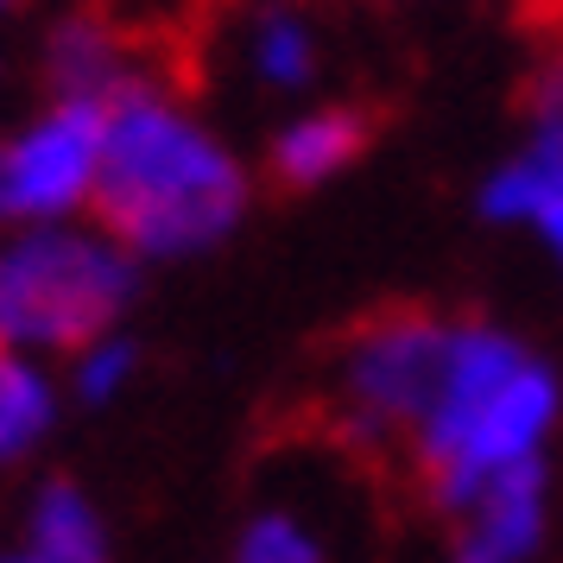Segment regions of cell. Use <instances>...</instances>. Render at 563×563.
I'll return each instance as SVG.
<instances>
[{"label": "cell", "instance_id": "1", "mask_svg": "<svg viewBox=\"0 0 563 563\" xmlns=\"http://www.w3.org/2000/svg\"><path fill=\"white\" fill-rule=\"evenodd\" d=\"M247 216V165L197 108L158 89L128 82L102 121V222L133 260H190L229 241Z\"/></svg>", "mask_w": 563, "mask_h": 563}, {"label": "cell", "instance_id": "2", "mask_svg": "<svg viewBox=\"0 0 563 563\" xmlns=\"http://www.w3.org/2000/svg\"><path fill=\"white\" fill-rule=\"evenodd\" d=\"M563 424V380L526 335L462 317L450 323V349L437 367L431 406L411 431L406 456L437 512L468 494L544 468V450Z\"/></svg>", "mask_w": 563, "mask_h": 563}, {"label": "cell", "instance_id": "3", "mask_svg": "<svg viewBox=\"0 0 563 563\" xmlns=\"http://www.w3.org/2000/svg\"><path fill=\"white\" fill-rule=\"evenodd\" d=\"M140 260L102 222L0 229V349L70 361L96 335L121 330Z\"/></svg>", "mask_w": 563, "mask_h": 563}, {"label": "cell", "instance_id": "4", "mask_svg": "<svg viewBox=\"0 0 563 563\" xmlns=\"http://www.w3.org/2000/svg\"><path fill=\"white\" fill-rule=\"evenodd\" d=\"M450 349V317L431 310H386L361 323L330 374V418L355 450H406L431 406L437 367Z\"/></svg>", "mask_w": 563, "mask_h": 563}, {"label": "cell", "instance_id": "5", "mask_svg": "<svg viewBox=\"0 0 563 563\" xmlns=\"http://www.w3.org/2000/svg\"><path fill=\"white\" fill-rule=\"evenodd\" d=\"M102 121L96 102H45L26 128L0 140V222H89L102 190Z\"/></svg>", "mask_w": 563, "mask_h": 563}, {"label": "cell", "instance_id": "6", "mask_svg": "<svg viewBox=\"0 0 563 563\" xmlns=\"http://www.w3.org/2000/svg\"><path fill=\"white\" fill-rule=\"evenodd\" d=\"M450 519V563H532L551 538V475L526 468L468 494Z\"/></svg>", "mask_w": 563, "mask_h": 563}, {"label": "cell", "instance_id": "7", "mask_svg": "<svg viewBox=\"0 0 563 563\" xmlns=\"http://www.w3.org/2000/svg\"><path fill=\"white\" fill-rule=\"evenodd\" d=\"M482 216L500 229L538 234L563 273V146L526 133L519 153H507L482 184Z\"/></svg>", "mask_w": 563, "mask_h": 563}, {"label": "cell", "instance_id": "8", "mask_svg": "<svg viewBox=\"0 0 563 563\" xmlns=\"http://www.w3.org/2000/svg\"><path fill=\"white\" fill-rule=\"evenodd\" d=\"M229 563H342L335 512L323 500H310V494L279 487V494L247 507Z\"/></svg>", "mask_w": 563, "mask_h": 563}, {"label": "cell", "instance_id": "9", "mask_svg": "<svg viewBox=\"0 0 563 563\" xmlns=\"http://www.w3.org/2000/svg\"><path fill=\"white\" fill-rule=\"evenodd\" d=\"M234 52H241L247 82L266 89V96H305L310 82H317V70H323V38L310 26V13H298L291 0L254 7V13L241 20Z\"/></svg>", "mask_w": 563, "mask_h": 563}, {"label": "cell", "instance_id": "10", "mask_svg": "<svg viewBox=\"0 0 563 563\" xmlns=\"http://www.w3.org/2000/svg\"><path fill=\"white\" fill-rule=\"evenodd\" d=\"M45 70H52L57 102H96V108H108L128 82H140L128 38L108 26V20H96V13H77V20H64L52 32Z\"/></svg>", "mask_w": 563, "mask_h": 563}, {"label": "cell", "instance_id": "11", "mask_svg": "<svg viewBox=\"0 0 563 563\" xmlns=\"http://www.w3.org/2000/svg\"><path fill=\"white\" fill-rule=\"evenodd\" d=\"M367 146V121L342 102L298 108L279 133H273V178L291 190H317V184L342 178Z\"/></svg>", "mask_w": 563, "mask_h": 563}, {"label": "cell", "instance_id": "12", "mask_svg": "<svg viewBox=\"0 0 563 563\" xmlns=\"http://www.w3.org/2000/svg\"><path fill=\"white\" fill-rule=\"evenodd\" d=\"M57 406H64V380L52 361L0 349V468L26 462L57 431Z\"/></svg>", "mask_w": 563, "mask_h": 563}, {"label": "cell", "instance_id": "13", "mask_svg": "<svg viewBox=\"0 0 563 563\" xmlns=\"http://www.w3.org/2000/svg\"><path fill=\"white\" fill-rule=\"evenodd\" d=\"M26 551L45 563H108V519L77 482H45L26 507Z\"/></svg>", "mask_w": 563, "mask_h": 563}, {"label": "cell", "instance_id": "14", "mask_svg": "<svg viewBox=\"0 0 563 563\" xmlns=\"http://www.w3.org/2000/svg\"><path fill=\"white\" fill-rule=\"evenodd\" d=\"M133 374H140L133 335L108 330V335H96L89 349H77V355L64 361V393H70L77 406H114V399L133 386Z\"/></svg>", "mask_w": 563, "mask_h": 563}, {"label": "cell", "instance_id": "15", "mask_svg": "<svg viewBox=\"0 0 563 563\" xmlns=\"http://www.w3.org/2000/svg\"><path fill=\"white\" fill-rule=\"evenodd\" d=\"M532 133L563 146V57H551L538 70V89H532Z\"/></svg>", "mask_w": 563, "mask_h": 563}, {"label": "cell", "instance_id": "16", "mask_svg": "<svg viewBox=\"0 0 563 563\" xmlns=\"http://www.w3.org/2000/svg\"><path fill=\"white\" fill-rule=\"evenodd\" d=\"M0 563H45V558H32L26 544H20V551H0Z\"/></svg>", "mask_w": 563, "mask_h": 563}, {"label": "cell", "instance_id": "17", "mask_svg": "<svg viewBox=\"0 0 563 563\" xmlns=\"http://www.w3.org/2000/svg\"><path fill=\"white\" fill-rule=\"evenodd\" d=\"M7 7H13V0H0V13H7Z\"/></svg>", "mask_w": 563, "mask_h": 563}]
</instances>
